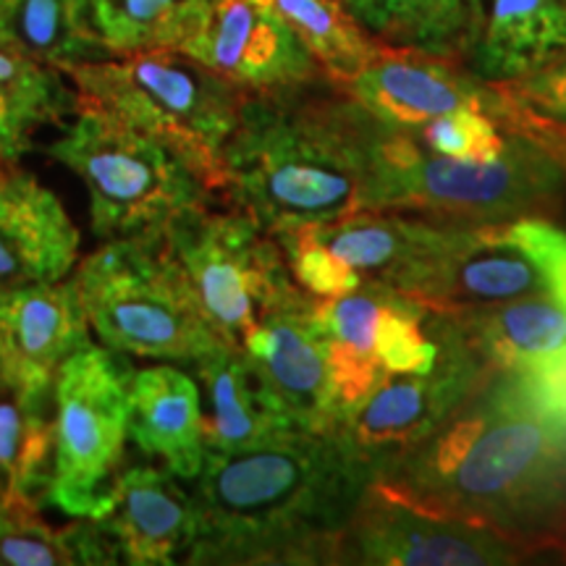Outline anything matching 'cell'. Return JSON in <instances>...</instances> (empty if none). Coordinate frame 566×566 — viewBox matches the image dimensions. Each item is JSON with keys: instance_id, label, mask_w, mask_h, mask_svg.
<instances>
[{"instance_id": "obj_25", "label": "cell", "mask_w": 566, "mask_h": 566, "mask_svg": "<svg viewBox=\"0 0 566 566\" xmlns=\"http://www.w3.org/2000/svg\"><path fill=\"white\" fill-rule=\"evenodd\" d=\"M53 462V394H24L0 380V493L45 501Z\"/></svg>"}, {"instance_id": "obj_31", "label": "cell", "mask_w": 566, "mask_h": 566, "mask_svg": "<svg viewBox=\"0 0 566 566\" xmlns=\"http://www.w3.org/2000/svg\"><path fill=\"white\" fill-rule=\"evenodd\" d=\"M504 233L516 250L533 260L548 292L566 307V231L548 223V218H522L504 223Z\"/></svg>"}, {"instance_id": "obj_14", "label": "cell", "mask_w": 566, "mask_h": 566, "mask_svg": "<svg viewBox=\"0 0 566 566\" xmlns=\"http://www.w3.org/2000/svg\"><path fill=\"white\" fill-rule=\"evenodd\" d=\"M87 520L113 564H176L200 533L195 495L176 483L174 472L153 464L122 467Z\"/></svg>"}, {"instance_id": "obj_7", "label": "cell", "mask_w": 566, "mask_h": 566, "mask_svg": "<svg viewBox=\"0 0 566 566\" xmlns=\"http://www.w3.org/2000/svg\"><path fill=\"white\" fill-rule=\"evenodd\" d=\"M74 116L45 153L87 187L92 231L103 242L160 233L179 212L216 200L166 142L87 105H76Z\"/></svg>"}, {"instance_id": "obj_18", "label": "cell", "mask_w": 566, "mask_h": 566, "mask_svg": "<svg viewBox=\"0 0 566 566\" xmlns=\"http://www.w3.org/2000/svg\"><path fill=\"white\" fill-rule=\"evenodd\" d=\"M129 438L142 454L158 459L179 480L200 475L208 443L200 388L192 375L174 365L132 373Z\"/></svg>"}, {"instance_id": "obj_20", "label": "cell", "mask_w": 566, "mask_h": 566, "mask_svg": "<svg viewBox=\"0 0 566 566\" xmlns=\"http://www.w3.org/2000/svg\"><path fill=\"white\" fill-rule=\"evenodd\" d=\"M195 367L208 394V415H205L208 451L254 449L300 430L260 384L242 349L221 344L197 359Z\"/></svg>"}, {"instance_id": "obj_27", "label": "cell", "mask_w": 566, "mask_h": 566, "mask_svg": "<svg viewBox=\"0 0 566 566\" xmlns=\"http://www.w3.org/2000/svg\"><path fill=\"white\" fill-rule=\"evenodd\" d=\"M208 0H90V19L111 55L179 51L202 30Z\"/></svg>"}, {"instance_id": "obj_9", "label": "cell", "mask_w": 566, "mask_h": 566, "mask_svg": "<svg viewBox=\"0 0 566 566\" xmlns=\"http://www.w3.org/2000/svg\"><path fill=\"white\" fill-rule=\"evenodd\" d=\"M160 239L181 268L205 321L233 349L294 286L279 242L239 210L189 208L168 221Z\"/></svg>"}, {"instance_id": "obj_17", "label": "cell", "mask_w": 566, "mask_h": 566, "mask_svg": "<svg viewBox=\"0 0 566 566\" xmlns=\"http://www.w3.org/2000/svg\"><path fill=\"white\" fill-rule=\"evenodd\" d=\"M80 263V229L32 174L0 171V289L66 281Z\"/></svg>"}, {"instance_id": "obj_21", "label": "cell", "mask_w": 566, "mask_h": 566, "mask_svg": "<svg viewBox=\"0 0 566 566\" xmlns=\"http://www.w3.org/2000/svg\"><path fill=\"white\" fill-rule=\"evenodd\" d=\"M451 317L467 346L493 373H525L566 354V307L551 292Z\"/></svg>"}, {"instance_id": "obj_15", "label": "cell", "mask_w": 566, "mask_h": 566, "mask_svg": "<svg viewBox=\"0 0 566 566\" xmlns=\"http://www.w3.org/2000/svg\"><path fill=\"white\" fill-rule=\"evenodd\" d=\"M370 116L394 129L420 132L424 124L451 111H491L493 82L467 66V61L409 48H388L342 87Z\"/></svg>"}, {"instance_id": "obj_5", "label": "cell", "mask_w": 566, "mask_h": 566, "mask_svg": "<svg viewBox=\"0 0 566 566\" xmlns=\"http://www.w3.org/2000/svg\"><path fill=\"white\" fill-rule=\"evenodd\" d=\"M76 101L166 142L221 197V155L250 92L181 51H142L63 71Z\"/></svg>"}, {"instance_id": "obj_23", "label": "cell", "mask_w": 566, "mask_h": 566, "mask_svg": "<svg viewBox=\"0 0 566 566\" xmlns=\"http://www.w3.org/2000/svg\"><path fill=\"white\" fill-rule=\"evenodd\" d=\"M363 30L388 48L467 61L475 45L480 0H338Z\"/></svg>"}, {"instance_id": "obj_22", "label": "cell", "mask_w": 566, "mask_h": 566, "mask_svg": "<svg viewBox=\"0 0 566 566\" xmlns=\"http://www.w3.org/2000/svg\"><path fill=\"white\" fill-rule=\"evenodd\" d=\"M566 55V0H491L470 69L485 82H512Z\"/></svg>"}, {"instance_id": "obj_6", "label": "cell", "mask_w": 566, "mask_h": 566, "mask_svg": "<svg viewBox=\"0 0 566 566\" xmlns=\"http://www.w3.org/2000/svg\"><path fill=\"white\" fill-rule=\"evenodd\" d=\"M71 281L90 328L113 352L195 365L223 344L160 233L111 239Z\"/></svg>"}, {"instance_id": "obj_4", "label": "cell", "mask_w": 566, "mask_h": 566, "mask_svg": "<svg viewBox=\"0 0 566 566\" xmlns=\"http://www.w3.org/2000/svg\"><path fill=\"white\" fill-rule=\"evenodd\" d=\"M495 160H454L422 150L412 132L386 124L375 147L365 210H396L457 226H501L562 212L566 181L525 139L506 134Z\"/></svg>"}, {"instance_id": "obj_26", "label": "cell", "mask_w": 566, "mask_h": 566, "mask_svg": "<svg viewBox=\"0 0 566 566\" xmlns=\"http://www.w3.org/2000/svg\"><path fill=\"white\" fill-rule=\"evenodd\" d=\"M76 90L61 71L0 48V160L17 166L32 150V137L48 124L76 113Z\"/></svg>"}, {"instance_id": "obj_28", "label": "cell", "mask_w": 566, "mask_h": 566, "mask_svg": "<svg viewBox=\"0 0 566 566\" xmlns=\"http://www.w3.org/2000/svg\"><path fill=\"white\" fill-rule=\"evenodd\" d=\"M292 27L325 80L346 87L363 71L380 42L373 40L338 0H258Z\"/></svg>"}, {"instance_id": "obj_16", "label": "cell", "mask_w": 566, "mask_h": 566, "mask_svg": "<svg viewBox=\"0 0 566 566\" xmlns=\"http://www.w3.org/2000/svg\"><path fill=\"white\" fill-rule=\"evenodd\" d=\"M90 342L74 281L0 289V380L24 394H53L59 367Z\"/></svg>"}, {"instance_id": "obj_8", "label": "cell", "mask_w": 566, "mask_h": 566, "mask_svg": "<svg viewBox=\"0 0 566 566\" xmlns=\"http://www.w3.org/2000/svg\"><path fill=\"white\" fill-rule=\"evenodd\" d=\"M132 365L108 346L74 352L53 380V462L45 504L87 520L124 464Z\"/></svg>"}, {"instance_id": "obj_1", "label": "cell", "mask_w": 566, "mask_h": 566, "mask_svg": "<svg viewBox=\"0 0 566 566\" xmlns=\"http://www.w3.org/2000/svg\"><path fill=\"white\" fill-rule=\"evenodd\" d=\"M375 478L441 512L566 558V428L491 373L412 451Z\"/></svg>"}, {"instance_id": "obj_19", "label": "cell", "mask_w": 566, "mask_h": 566, "mask_svg": "<svg viewBox=\"0 0 566 566\" xmlns=\"http://www.w3.org/2000/svg\"><path fill=\"white\" fill-rule=\"evenodd\" d=\"M394 296V292L380 286H359L336 300L315 296V321L328 359L331 405L338 430L386 378L375 352V336L384 310Z\"/></svg>"}, {"instance_id": "obj_24", "label": "cell", "mask_w": 566, "mask_h": 566, "mask_svg": "<svg viewBox=\"0 0 566 566\" xmlns=\"http://www.w3.org/2000/svg\"><path fill=\"white\" fill-rule=\"evenodd\" d=\"M0 48L61 74L113 59L90 19V0H0Z\"/></svg>"}, {"instance_id": "obj_29", "label": "cell", "mask_w": 566, "mask_h": 566, "mask_svg": "<svg viewBox=\"0 0 566 566\" xmlns=\"http://www.w3.org/2000/svg\"><path fill=\"white\" fill-rule=\"evenodd\" d=\"M428 150L454 160L488 163L506 150V132L480 111H451L433 118L415 134Z\"/></svg>"}, {"instance_id": "obj_2", "label": "cell", "mask_w": 566, "mask_h": 566, "mask_svg": "<svg viewBox=\"0 0 566 566\" xmlns=\"http://www.w3.org/2000/svg\"><path fill=\"white\" fill-rule=\"evenodd\" d=\"M373 478L342 430L208 451L195 478L200 533L187 564H336L338 535Z\"/></svg>"}, {"instance_id": "obj_3", "label": "cell", "mask_w": 566, "mask_h": 566, "mask_svg": "<svg viewBox=\"0 0 566 566\" xmlns=\"http://www.w3.org/2000/svg\"><path fill=\"white\" fill-rule=\"evenodd\" d=\"M384 132L328 80L250 95L221 155V200L271 237L365 210Z\"/></svg>"}, {"instance_id": "obj_13", "label": "cell", "mask_w": 566, "mask_h": 566, "mask_svg": "<svg viewBox=\"0 0 566 566\" xmlns=\"http://www.w3.org/2000/svg\"><path fill=\"white\" fill-rule=\"evenodd\" d=\"M179 51L250 95L325 80L292 27L258 0H208L202 30Z\"/></svg>"}, {"instance_id": "obj_12", "label": "cell", "mask_w": 566, "mask_h": 566, "mask_svg": "<svg viewBox=\"0 0 566 566\" xmlns=\"http://www.w3.org/2000/svg\"><path fill=\"white\" fill-rule=\"evenodd\" d=\"M239 349L292 422L307 433L338 430L315 296L294 283L242 336Z\"/></svg>"}, {"instance_id": "obj_32", "label": "cell", "mask_w": 566, "mask_h": 566, "mask_svg": "<svg viewBox=\"0 0 566 566\" xmlns=\"http://www.w3.org/2000/svg\"><path fill=\"white\" fill-rule=\"evenodd\" d=\"M499 84L530 108L566 122V55L533 71V74Z\"/></svg>"}, {"instance_id": "obj_11", "label": "cell", "mask_w": 566, "mask_h": 566, "mask_svg": "<svg viewBox=\"0 0 566 566\" xmlns=\"http://www.w3.org/2000/svg\"><path fill=\"white\" fill-rule=\"evenodd\" d=\"M428 313L443 342L433 370L386 375L342 428L354 449L375 467V475L441 428L446 417L493 373L467 346L454 317L436 310Z\"/></svg>"}, {"instance_id": "obj_10", "label": "cell", "mask_w": 566, "mask_h": 566, "mask_svg": "<svg viewBox=\"0 0 566 566\" xmlns=\"http://www.w3.org/2000/svg\"><path fill=\"white\" fill-rule=\"evenodd\" d=\"M533 556L530 543L420 504L384 478L365 488L336 548V564L365 566H504Z\"/></svg>"}, {"instance_id": "obj_33", "label": "cell", "mask_w": 566, "mask_h": 566, "mask_svg": "<svg viewBox=\"0 0 566 566\" xmlns=\"http://www.w3.org/2000/svg\"><path fill=\"white\" fill-rule=\"evenodd\" d=\"M3 168H6V163H3V160H0V171H3Z\"/></svg>"}, {"instance_id": "obj_30", "label": "cell", "mask_w": 566, "mask_h": 566, "mask_svg": "<svg viewBox=\"0 0 566 566\" xmlns=\"http://www.w3.org/2000/svg\"><path fill=\"white\" fill-rule=\"evenodd\" d=\"M493 90L495 97L488 116H491L506 134H514V137L530 142L535 150L546 155V158L558 168L562 179L566 181V122L546 116V113L516 101V97L509 95L499 82H493Z\"/></svg>"}]
</instances>
